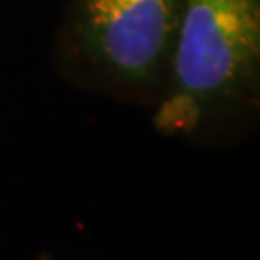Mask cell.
I'll use <instances>...</instances> for the list:
<instances>
[{
	"instance_id": "obj_1",
	"label": "cell",
	"mask_w": 260,
	"mask_h": 260,
	"mask_svg": "<svg viewBox=\"0 0 260 260\" xmlns=\"http://www.w3.org/2000/svg\"><path fill=\"white\" fill-rule=\"evenodd\" d=\"M260 106V0H183L158 133L222 143L251 127Z\"/></svg>"
},
{
	"instance_id": "obj_2",
	"label": "cell",
	"mask_w": 260,
	"mask_h": 260,
	"mask_svg": "<svg viewBox=\"0 0 260 260\" xmlns=\"http://www.w3.org/2000/svg\"><path fill=\"white\" fill-rule=\"evenodd\" d=\"M183 0H70L54 43L66 81L154 108L164 91Z\"/></svg>"
},
{
	"instance_id": "obj_3",
	"label": "cell",
	"mask_w": 260,
	"mask_h": 260,
	"mask_svg": "<svg viewBox=\"0 0 260 260\" xmlns=\"http://www.w3.org/2000/svg\"><path fill=\"white\" fill-rule=\"evenodd\" d=\"M39 260H54V258H52L50 254H43V256H41V258H39Z\"/></svg>"
}]
</instances>
